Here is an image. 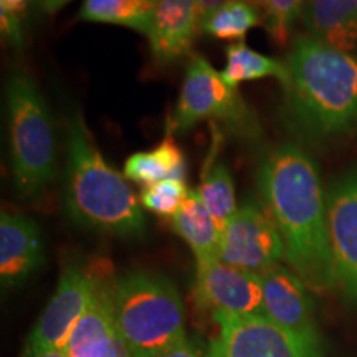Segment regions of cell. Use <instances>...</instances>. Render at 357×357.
Here are the masks:
<instances>
[{
  "label": "cell",
  "mask_w": 357,
  "mask_h": 357,
  "mask_svg": "<svg viewBox=\"0 0 357 357\" xmlns=\"http://www.w3.org/2000/svg\"><path fill=\"white\" fill-rule=\"evenodd\" d=\"M265 211L278 229L284 260L307 288L336 287L328 231L326 194L318 164L300 146H276L258 167Z\"/></svg>",
  "instance_id": "6da1fadb"
},
{
  "label": "cell",
  "mask_w": 357,
  "mask_h": 357,
  "mask_svg": "<svg viewBox=\"0 0 357 357\" xmlns=\"http://www.w3.org/2000/svg\"><path fill=\"white\" fill-rule=\"evenodd\" d=\"M284 66V118L298 137L326 142L357 131V55L306 33L294 37Z\"/></svg>",
  "instance_id": "7a4b0ae2"
},
{
  "label": "cell",
  "mask_w": 357,
  "mask_h": 357,
  "mask_svg": "<svg viewBox=\"0 0 357 357\" xmlns=\"http://www.w3.org/2000/svg\"><path fill=\"white\" fill-rule=\"evenodd\" d=\"M65 208L84 230L119 238H141L146 231L142 205L128 178L102 158L77 111L66 124Z\"/></svg>",
  "instance_id": "3957f363"
},
{
  "label": "cell",
  "mask_w": 357,
  "mask_h": 357,
  "mask_svg": "<svg viewBox=\"0 0 357 357\" xmlns=\"http://www.w3.org/2000/svg\"><path fill=\"white\" fill-rule=\"evenodd\" d=\"M6 101L13 187L20 199H33L56 177L55 124L42 91L25 71L8 75Z\"/></svg>",
  "instance_id": "277c9868"
},
{
  "label": "cell",
  "mask_w": 357,
  "mask_h": 357,
  "mask_svg": "<svg viewBox=\"0 0 357 357\" xmlns=\"http://www.w3.org/2000/svg\"><path fill=\"white\" fill-rule=\"evenodd\" d=\"M118 333L132 357H149L185 341V310L167 276L131 271L114 280Z\"/></svg>",
  "instance_id": "5b68a950"
},
{
  "label": "cell",
  "mask_w": 357,
  "mask_h": 357,
  "mask_svg": "<svg viewBox=\"0 0 357 357\" xmlns=\"http://www.w3.org/2000/svg\"><path fill=\"white\" fill-rule=\"evenodd\" d=\"M202 121L218 123L231 136L243 141H257L261 136L258 116L238 88L223 82L220 71L213 68L207 58L194 55L185 68L167 132H185Z\"/></svg>",
  "instance_id": "8992f818"
},
{
  "label": "cell",
  "mask_w": 357,
  "mask_h": 357,
  "mask_svg": "<svg viewBox=\"0 0 357 357\" xmlns=\"http://www.w3.org/2000/svg\"><path fill=\"white\" fill-rule=\"evenodd\" d=\"M220 334L205 357H324L321 341L303 337L265 314L217 311Z\"/></svg>",
  "instance_id": "52a82bcc"
},
{
  "label": "cell",
  "mask_w": 357,
  "mask_h": 357,
  "mask_svg": "<svg viewBox=\"0 0 357 357\" xmlns=\"http://www.w3.org/2000/svg\"><path fill=\"white\" fill-rule=\"evenodd\" d=\"M105 275L78 263H68L61 271L58 287L42 316L35 323L25 342L22 357H33L40 352L63 349L70 334L95 298Z\"/></svg>",
  "instance_id": "ba28073f"
},
{
  "label": "cell",
  "mask_w": 357,
  "mask_h": 357,
  "mask_svg": "<svg viewBox=\"0 0 357 357\" xmlns=\"http://www.w3.org/2000/svg\"><path fill=\"white\" fill-rule=\"evenodd\" d=\"M283 258V240L265 208L255 202L240 205L222 231L220 260L263 275Z\"/></svg>",
  "instance_id": "9c48e42d"
},
{
  "label": "cell",
  "mask_w": 357,
  "mask_h": 357,
  "mask_svg": "<svg viewBox=\"0 0 357 357\" xmlns=\"http://www.w3.org/2000/svg\"><path fill=\"white\" fill-rule=\"evenodd\" d=\"M326 208L336 287L357 306V166L331 182Z\"/></svg>",
  "instance_id": "30bf717a"
},
{
  "label": "cell",
  "mask_w": 357,
  "mask_h": 357,
  "mask_svg": "<svg viewBox=\"0 0 357 357\" xmlns=\"http://www.w3.org/2000/svg\"><path fill=\"white\" fill-rule=\"evenodd\" d=\"M195 301L202 307L235 314H265L261 275L227 265L222 260L197 263Z\"/></svg>",
  "instance_id": "8fae6325"
},
{
  "label": "cell",
  "mask_w": 357,
  "mask_h": 357,
  "mask_svg": "<svg viewBox=\"0 0 357 357\" xmlns=\"http://www.w3.org/2000/svg\"><path fill=\"white\" fill-rule=\"evenodd\" d=\"M261 281L266 318L294 334L319 341L314 305L300 276L288 268L276 265L261 275Z\"/></svg>",
  "instance_id": "7c38bea8"
},
{
  "label": "cell",
  "mask_w": 357,
  "mask_h": 357,
  "mask_svg": "<svg viewBox=\"0 0 357 357\" xmlns=\"http://www.w3.org/2000/svg\"><path fill=\"white\" fill-rule=\"evenodd\" d=\"M202 32L197 0H160L147 35L151 56L159 66H169L189 55Z\"/></svg>",
  "instance_id": "4fadbf2b"
},
{
  "label": "cell",
  "mask_w": 357,
  "mask_h": 357,
  "mask_svg": "<svg viewBox=\"0 0 357 357\" xmlns=\"http://www.w3.org/2000/svg\"><path fill=\"white\" fill-rule=\"evenodd\" d=\"M45 263L40 227L32 218L2 212L0 217V281L3 289L22 287Z\"/></svg>",
  "instance_id": "5bb4252c"
},
{
  "label": "cell",
  "mask_w": 357,
  "mask_h": 357,
  "mask_svg": "<svg viewBox=\"0 0 357 357\" xmlns=\"http://www.w3.org/2000/svg\"><path fill=\"white\" fill-rule=\"evenodd\" d=\"M114 280H101L95 298L63 347L68 357H108L121 336L114 312Z\"/></svg>",
  "instance_id": "9a60e30c"
},
{
  "label": "cell",
  "mask_w": 357,
  "mask_h": 357,
  "mask_svg": "<svg viewBox=\"0 0 357 357\" xmlns=\"http://www.w3.org/2000/svg\"><path fill=\"white\" fill-rule=\"evenodd\" d=\"M300 17L312 38L357 55V0H305Z\"/></svg>",
  "instance_id": "2e32d148"
},
{
  "label": "cell",
  "mask_w": 357,
  "mask_h": 357,
  "mask_svg": "<svg viewBox=\"0 0 357 357\" xmlns=\"http://www.w3.org/2000/svg\"><path fill=\"white\" fill-rule=\"evenodd\" d=\"M172 227L194 252L197 263L220 260V229L195 189L172 217Z\"/></svg>",
  "instance_id": "e0dca14e"
},
{
  "label": "cell",
  "mask_w": 357,
  "mask_h": 357,
  "mask_svg": "<svg viewBox=\"0 0 357 357\" xmlns=\"http://www.w3.org/2000/svg\"><path fill=\"white\" fill-rule=\"evenodd\" d=\"M123 174L128 181L141 185L142 189L167 178L185 181L187 159L181 146L169 134L153 149L129 155L124 162Z\"/></svg>",
  "instance_id": "ac0fdd59"
},
{
  "label": "cell",
  "mask_w": 357,
  "mask_h": 357,
  "mask_svg": "<svg viewBox=\"0 0 357 357\" xmlns=\"http://www.w3.org/2000/svg\"><path fill=\"white\" fill-rule=\"evenodd\" d=\"M160 0H83L78 19L119 25L147 37Z\"/></svg>",
  "instance_id": "d6986e66"
},
{
  "label": "cell",
  "mask_w": 357,
  "mask_h": 357,
  "mask_svg": "<svg viewBox=\"0 0 357 357\" xmlns=\"http://www.w3.org/2000/svg\"><path fill=\"white\" fill-rule=\"evenodd\" d=\"M220 75L223 82L235 88L243 82L263 78H276L283 86L288 78L284 61L258 53L245 42L230 43L225 48V68Z\"/></svg>",
  "instance_id": "ffe728a7"
},
{
  "label": "cell",
  "mask_w": 357,
  "mask_h": 357,
  "mask_svg": "<svg viewBox=\"0 0 357 357\" xmlns=\"http://www.w3.org/2000/svg\"><path fill=\"white\" fill-rule=\"evenodd\" d=\"M265 25L260 8L243 0H229L225 6L202 20V32L208 37L227 42H243L247 33L255 26Z\"/></svg>",
  "instance_id": "44dd1931"
},
{
  "label": "cell",
  "mask_w": 357,
  "mask_h": 357,
  "mask_svg": "<svg viewBox=\"0 0 357 357\" xmlns=\"http://www.w3.org/2000/svg\"><path fill=\"white\" fill-rule=\"evenodd\" d=\"M195 190H197L199 197L207 207V211L212 213L213 220H215L222 234L238 208L235 199L234 177H231L229 167L220 160L212 164Z\"/></svg>",
  "instance_id": "7402d4cb"
},
{
  "label": "cell",
  "mask_w": 357,
  "mask_h": 357,
  "mask_svg": "<svg viewBox=\"0 0 357 357\" xmlns=\"http://www.w3.org/2000/svg\"><path fill=\"white\" fill-rule=\"evenodd\" d=\"M190 190L182 178H167L141 190L139 202L146 211L159 217H174L189 197Z\"/></svg>",
  "instance_id": "603a6c76"
},
{
  "label": "cell",
  "mask_w": 357,
  "mask_h": 357,
  "mask_svg": "<svg viewBox=\"0 0 357 357\" xmlns=\"http://www.w3.org/2000/svg\"><path fill=\"white\" fill-rule=\"evenodd\" d=\"M305 0H263V17L271 42L284 47L291 35L293 25L301 15Z\"/></svg>",
  "instance_id": "cb8c5ba5"
},
{
  "label": "cell",
  "mask_w": 357,
  "mask_h": 357,
  "mask_svg": "<svg viewBox=\"0 0 357 357\" xmlns=\"http://www.w3.org/2000/svg\"><path fill=\"white\" fill-rule=\"evenodd\" d=\"M0 25H2V33L6 35L8 42L13 47L22 48V45H24V29H22L20 15L0 12Z\"/></svg>",
  "instance_id": "d4e9b609"
},
{
  "label": "cell",
  "mask_w": 357,
  "mask_h": 357,
  "mask_svg": "<svg viewBox=\"0 0 357 357\" xmlns=\"http://www.w3.org/2000/svg\"><path fill=\"white\" fill-rule=\"evenodd\" d=\"M149 357H202L200 352L195 349L194 344H190L189 341H182L178 344L169 347V349H164L158 352V354L149 356Z\"/></svg>",
  "instance_id": "484cf974"
},
{
  "label": "cell",
  "mask_w": 357,
  "mask_h": 357,
  "mask_svg": "<svg viewBox=\"0 0 357 357\" xmlns=\"http://www.w3.org/2000/svg\"><path fill=\"white\" fill-rule=\"evenodd\" d=\"M227 2H229V0H197L200 19L205 20L207 17H211L213 12L218 10L222 6H225Z\"/></svg>",
  "instance_id": "4316f807"
},
{
  "label": "cell",
  "mask_w": 357,
  "mask_h": 357,
  "mask_svg": "<svg viewBox=\"0 0 357 357\" xmlns=\"http://www.w3.org/2000/svg\"><path fill=\"white\" fill-rule=\"evenodd\" d=\"M26 3H29V0H0V12L20 15L26 8Z\"/></svg>",
  "instance_id": "83f0119b"
},
{
  "label": "cell",
  "mask_w": 357,
  "mask_h": 357,
  "mask_svg": "<svg viewBox=\"0 0 357 357\" xmlns=\"http://www.w3.org/2000/svg\"><path fill=\"white\" fill-rule=\"evenodd\" d=\"M71 0H40V8L48 15H55L65 6H68Z\"/></svg>",
  "instance_id": "f1b7e54d"
},
{
  "label": "cell",
  "mask_w": 357,
  "mask_h": 357,
  "mask_svg": "<svg viewBox=\"0 0 357 357\" xmlns=\"http://www.w3.org/2000/svg\"><path fill=\"white\" fill-rule=\"evenodd\" d=\"M108 357H132V354H131V352H129L128 346L124 344V341L121 339V341L118 342V346L114 347V351L111 352Z\"/></svg>",
  "instance_id": "f546056e"
},
{
  "label": "cell",
  "mask_w": 357,
  "mask_h": 357,
  "mask_svg": "<svg viewBox=\"0 0 357 357\" xmlns=\"http://www.w3.org/2000/svg\"><path fill=\"white\" fill-rule=\"evenodd\" d=\"M33 357H68V356H66L65 349H52V351L40 352V354L33 356Z\"/></svg>",
  "instance_id": "4dcf8cb0"
},
{
  "label": "cell",
  "mask_w": 357,
  "mask_h": 357,
  "mask_svg": "<svg viewBox=\"0 0 357 357\" xmlns=\"http://www.w3.org/2000/svg\"><path fill=\"white\" fill-rule=\"evenodd\" d=\"M243 2L252 3V6H255V7H258V8L263 7V0H243Z\"/></svg>",
  "instance_id": "1f68e13d"
}]
</instances>
